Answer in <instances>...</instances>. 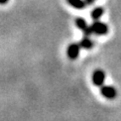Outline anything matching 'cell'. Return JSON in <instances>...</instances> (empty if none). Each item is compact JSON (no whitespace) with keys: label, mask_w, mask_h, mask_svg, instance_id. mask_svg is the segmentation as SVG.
Masks as SVG:
<instances>
[{"label":"cell","mask_w":121,"mask_h":121,"mask_svg":"<svg viewBox=\"0 0 121 121\" xmlns=\"http://www.w3.org/2000/svg\"><path fill=\"white\" fill-rule=\"evenodd\" d=\"M8 0H0V4H6Z\"/></svg>","instance_id":"cell-10"},{"label":"cell","mask_w":121,"mask_h":121,"mask_svg":"<svg viewBox=\"0 0 121 121\" xmlns=\"http://www.w3.org/2000/svg\"><path fill=\"white\" fill-rule=\"evenodd\" d=\"M101 94L102 96L105 97L106 99H115L117 96V91L115 89V87H113L111 85H103L101 86Z\"/></svg>","instance_id":"cell-2"},{"label":"cell","mask_w":121,"mask_h":121,"mask_svg":"<svg viewBox=\"0 0 121 121\" xmlns=\"http://www.w3.org/2000/svg\"><path fill=\"white\" fill-rule=\"evenodd\" d=\"M80 51H81L80 43H73L68 47L67 55H68V56H69L70 60H76L79 56V55H80Z\"/></svg>","instance_id":"cell-5"},{"label":"cell","mask_w":121,"mask_h":121,"mask_svg":"<svg viewBox=\"0 0 121 121\" xmlns=\"http://www.w3.org/2000/svg\"><path fill=\"white\" fill-rule=\"evenodd\" d=\"M67 2L69 3L72 7H74L76 9H79V10L85 9L86 6L88 5L85 0H67Z\"/></svg>","instance_id":"cell-7"},{"label":"cell","mask_w":121,"mask_h":121,"mask_svg":"<svg viewBox=\"0 0 121 121\" xmlns=\"http://www.w3.org/2000/svg\"><path fill=\"white\" fill-rule=\"evenodd\" d=\"M91 30L93 35H105L108 33L109 27L108 25L102 22L100 20H94V22L91 24Z\"/></svg>","instance_id":"cell-1"},{"label":"cell","mask_w":121,"mask_h":121,"mask_svg":"<svg viewBox=\"0 0 121 121\" xmlns=\"http://www.w3.org/2000/svg\"><path fill=\"white\" fill-rule=\"evenodd\" d=\"M79 43L81 45V48H84V50H92L94 47V41L91 39L89 35H85L84 37H82Z\"/></svg>","instance_id":"cell-6"},{"label":"cell","mask_w":121,"mask_h":121,"mask_svg":"<svg viewBox=\"0 0 121 121\" xmlns=\"http://www.w3.org/2000/svg\"><path fill=\"white\" fill-rule=\"evenodd\" d=\"M76 25H77V27L81 30V31H83V33H84L85 35H93L92 33V30H91V25L88 24V22H87L84 18H81L79 17L76 19Z\"/></svg>","instance_id":"cell-4"},{"label":"cell","mask_w":121,"mask_h":121,"mask_svg":"<svg viewBox=\"0 0 121 121\" xmlns=\"http://www.w3.org/2000/svg\"><path fill=\"white\" fill-rule=\"evenodd\" d=\"M85 1L87 2V4H89V5H91V4H93L94 2H95V0H85Z\"/></svg>","instance_id":"cell-9"},{"label":"cell","mask_w":121,"mask_h":121,"mask_svg":"<svg viewBox=\"0 0 121 121\" xmlns=\"http://www.w3.org/2000/svg\"><path fill=\"white\" fill-rule=\"evenodd\" d=\"M105 79H106V75L104 73V71H102L100 69L94 71L93 76H92V81H93V84L95 86H97V87L103 86Z\"/></svg>","instance_id":"cell-3"},{"label":"cell","mask_w":121,"mask_h":121,"mask_svg":"<svg viewBox=\"0 0 121 121\" xmlns=\"http://www.w3.org/2000/svg\"><path fill=\"white\" fill-rule=\"evenodd\" d=\"M103 13H104V9L101 6H98L93 9V11L91 12V16H92L94 20H99L101 16L103 15Z\"/></svg>","instance_id":"cell-8"}]
</instances>
